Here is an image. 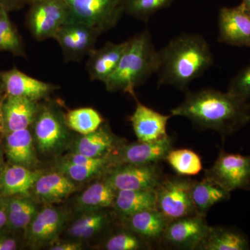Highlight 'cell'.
Wrapping results in <instances>:
<instances>
[{
  "mask_svg": "<svg viewBox=\"0 0 250 250\" xmlns=\"http://www.w3.org/2000/svg\"><path fill=\"white\" fill-rule=\"evenodd\" d=\"M172 116L184 117L202 129H211L226 138L250 121V103L213 88L188 90L185 100L170 111Z\"/></svg>",
  "mask_w": 250,
  "mask_h": 250,
  "instance_id": "cell-1",
  "label": "cell"
},
{
  "mask_svg": "<svg viewBox=\"0 0 250 250\" xmlns=\"http://www.w3.org/2000/svg\"><path fill=\"white\" fill-rule=\"evenodd\" d=\"M158 85L186 91L214 62L209 44L200 34H181L158 51Z\"/></svg>",
  "mask_w": 250,
  "mask_h": 250,
  "instance_id": "cell-2",
  "label": "cell"
},
{
  "mask_svg": "<svg viewBox=\"0 0 250 250\" xmlns=\"http://www.w3.org/2000/svg\"><path fill=\"white\" fill-rule=\"evenodd\" d=\"M159 55L149 31L128 40L127 46L115 71L104 82L108 91L124 92L136 98L135 89L156 74Z\"/></svg>",
  "mask_w": 250,
  "mask_h": 250,
  "instance_id": "cell-3",
  "label": "cell"
},
{
  "mask_svg": "<svg viewBox=\"0 0 250 250\" xmlns=\"http://www.w3.org/2000/svg\"><path fill=\"white\" fill-rule=\"evenodd\" d=\"M29 6L26 24L37 41L53 39L62 26L72 17L65 0H32Z\"/></svg>",
  "mask_w": 250,
  "mask_h": 250,
  "instance_id": "cell-4",
  "label": "cell"
},
{
  "mask_svg": "<svg viewBox=\"0 0 250 250\" xmlns=\"http://www.w3.org/2000/svg\"><path fill=\"white\" fill-rule=\"evenodd\" d=\"M192 182L182 177H164L156 187V208L167 220L198 213L192 199Z\"/></svg>",
  "mask_w": 250,
  "mask_h": 250,
  "instance_id": "cell-5",
  "label": "cell"
},
{
  "mask_svg": "<svg viewBox=\"0 0 250 250\" xmlns=\"http://www.w3.org/2000/svg\"><path fill=\"white\" fill-rule=\"evenodd\" d=\"M72 17L103 33L116 27L125 13V0H65Z\"/></svg>",
  "mask_w": 250,
  "mask_h": 250,
  "instance_id": "cell-6",
  "label": "cell"
},
{
  "mask_svg": "<svg viewBox=\"0 0 250 250\" xmlns=\"http://www.w3.org/2000/svg\"><path fill=\"white\" fill-rule=\"evenodd\" d=\"M205 177L229 192L250 190V156L222 150L213 166L205 171Z\"/></svg>",
  "mask_w": 250,
  "mask_h": 250,
  "instance_id": "cell-7",
  "label": "cell"
},
{
  "mask_svg": "<svg viewBox=\"0 0 250 250\" xmlns=\"http://www.w3.org/2000/svg\"><path fill=\"white\" fill-rule=\"evenodd\" d=\"M101 33L73 17L56 33L53 39L58 42L65 62H80L95 49Z\"/></svg>",
  "mask_w": 250,
  "mask_h": 250,
  "instance_id": "cell-8",
  "label": "cell"
},
{
  "mask_svg": "<svg viewBox=\"0 0 250 250\" xmlns=\"http://www.w3.org/2000/svg\"><path fill=\"white\" fill-rule=\"evenodd\" d=\"M163 178L161 171L156 164H123L116 166L112 169L106 182L116 192L125 190H155Z\"/></svg>",
  "mask_w": 250,
  "mask_h": 250,
  "instance_id": "cell-9",
  "label": "cell"
},
{
  "mask_svg": "<svg viewBox=\"0 0 250 250\" xmlns=\"http://www.w3.org/2000/svg\"><path fill=\"white\" fill-rule=\"evenodd\" d=\"M211 228L206 220L205 215H188L169 222L162 239L176 248L198 249Z\"/></svg>",
  "mask_w": 250,
  "mask_h": 250,
  "instance_id": "cell-10",
  "label": "cell"
},
{
  "mask_svg": "<svg viewBox=\"0 0 250 250\" xmlns=\"http://www.w3.org/2000/svg\"><path fill=\"white\" fill-rule=\"evenodd\" d=\"M218 41L227 45L250 47V11L243 4L220 9Z\"/></svg>",
  "mask_w": 250,
  "mask_h": 250,
  "instance_id": "cell-11",
  "label": "cell"
},
{
  "mask_svg": "<svg viewBox=\"0 0 250 250\" xmlns=\"http://www.w3.org/2000/svg\"><path fill=\"white\" fill-rule=\"evenodd\" d=\"M172 149V139L169 136L153 142L131 143L123 146L116 156H111L114 165L134 164L149 165L166 159Z\"/></svg>",
  "mask_w": 250,
  "mask_h": 250,
  "instance_id": "cell-12",
  "label": "cell"
},
{
  "mask_svg": "<svg viewBox=\"0 0 250 250\" xmlns=\"http://www.w3.org/2000/svg\"><path fill=\"white\" fill-rule=\"evenodd\" d=\"M34 134L41 152H49L58 147L65 137L64 116L49 106H39L34 123Z\"/></svg>",
  "mask_w": 250,
  "mask_h": 250,
  "instance_id": "cell-13",
  "label": "cell"
},
{
  "mask_svg": "<svg viewBox=\"0 0 250 250\" xmlns=\"http://www.w3.org/2000/svg\"><path fill=\"white\" fill-rule=\"evenodd\" d=\"M0 79L7 95L24 97L39 102L58 88L57 85L29 76L16 67L0 71Z\"/></svg>",
  "mask_w": 250,
  "mask_h": 250,
  "instance_id": "cell-14",
  "label": "cell"
},
{
  "mask_svg": "<svg viewBox=\"0 0 250 250\" xmlns=\"http://www.w3.org/2000/svg\"><path fill=\"white\" fill-rule=\"evenodd\" d=\"M136 106L130 117L135 134L140 142H153L168 136L167 125L171 117L148 107L136 100Z\"/></svg>",
  "mask_w": 250,
  "mask_h": 250,
  "instance_id": "cell-15",
  "label": "cell"
},
{
  "mask_svg": "<svg viewBox=\"0 0 250 250\" xmlns=\"http://www.w3.org/2000/svg\"><path fill=\"white\" fill-rule=\"evenodd\" d=\"M127 44L128 41L121 43L108 42L101 48L93 49L85 66L90 80L104 83L116 70Z\"/></svg>",
  "mask_w": 250,
  "mask_h": 250,
  "instance_id": "cell-16",
  "label": "cell"
},
{
  "mask_svg": "<svg viewBox=\"0 0 250 250\" xmlns=\"http://www.w3.org/2000/svg\"><path fill=\"white\" fill-rule=\"evenodd\" d=\"M39 106V102L6 94L2 103L4 127L9 132L28 129L34 123Z\"/></svg>",
  "mask_w": 250,
  "mask_h": 250,
  "instance_id": "cell-17",
  "label": "cell"
},
{
  "mask_svg": "<svg viewBox=\"0 0 250 250\" xmlns=\"http://www.w3.org/2000/svg\"><path fill=\"white\" fill-rule=\"evenodd\" d=\"M64 223L62 212L52 207H45L37 212L29 225L28 236L37 244H43L57 237Z\"/></svg>",
  "mask_w": 250,
  "mask_h": 250,
  "instance_id": "cell-18",
  "label": "cell"
},
{
  "mask_svg": "<svg viewBox=\"0 0 250 250\" xmlns=\"http://www.w3.org/2000/svg\"><path fill=\"white\" fill-rule=\"evenodd\" d=\"M34 188L36 195L47 203L62 201L75 190L72 179L60 172L42 174Z\"/></svg>",
  "mask_w": 250,
  "mask_h": 250,
  "instance_id": "cell-19",
  "label": "cell"
},
{
  "mask_svg": "<svg viewBox=\"0 0 250 250\" xmlns=\"http://www.w3.org/2000/svg\"><path fill=\"white\" fill-rule=\"evenodd\" d=\"M113 206L126 218L143 210L157 209L155 190H119Z\"/></svg>",
  "mask_w": 250,
  "mask_h": 250,
  "instance_id": "cell-20",
  "label": "cell"
},
{
  "mask_svg": "<svg viewBox=\"0 0 250 250\" xmlns=\"http://www.w3.org/2000/svg\"><path fill=\"white\" fill-rule=\"evenodd\" d=\"M129 227L134 232L150 241L162 239L170 220L158 209L143 210L127 218Z\"/></svg>",
  "mask_w": 250,
  "mask_h": 250,
  "instance_id": "cell-21",
  "label": "cell"
},
{
  "mask_svg": "<svg viewBox=\"0 0 250 250\" xmlns=\"http://www.w3.org/2000/svg\"><path fill=\"white\" fill-rule=\"evenodd\" d=\"M42 174L41 171L30 170L24 166H10L1 177L2 191L6 195L27 193Z\"/></svg>",
  "mask_w": 250,
  "mask_h": 250,
  "instance_id": "cell-22",
  "label": "cell"
},
{
  "mask_svg": "<svg viewBox=\"0 0 250 250\" xmlns=\"http://www.w3.org/2000/svg\"><path fill=\"white\" fill-rule=\"evenodd\" d=\"M199 250H247L249 241L244 233L233 228L215 227L202 242Z\"/></svg>",
  "mask_w": 250,
  "mask_h": 250,
  "instance_id": "cell-23",
  "label": "cell"
},
{
  "mask_svg": "<svg viewBox=\"0 0 250 250\" xmlns=\"http://www.w3.org/2000/svg\"><path fill=\"white\" fill-rule=\"evenodd\" d=\"M6 151L10 160L15 164L25 167L34 165L36 154L29 128L10 131L6 138Z\"/></svg>",
  "mask_w": 250,
  "mask_h": 250,
  "instance_id": "cell-24",
  "label": "cell"
},
{
  "mask_svg": "<svg viewBox=\"0 0 250 250\" xmlns=\"http://www.w3.org/2000/svg\"><path fill=\"white\" fill-rule=\"evenodd\" d=\"M191 194L197 213L202 215H205L207 210L215 204L230 197L229 192L205 177L200 182L193 181Z\"/></svg>",
  "mask_w": 250,
  "mask_h": 250,
  "instance_id": "cell-25",
  "label": "cell"
},
{
  "mask_svg": "<svg viewBox=\"0 0 250 250\" xmlns=\"http://www.w3.org/2000/svg\"><path fill=\"white\" fill-rule=\"evenodd\" d=\"M114 136L106 127L100 126L90 134L83 135L75 147V152L89 157L107 155L106 153L114 146Z\"/></svg>",
  "mask_w": 250,
  "mask_h": 250,
  "instance_id": "cell-26",
  "label": "cell"
},
{
  "mask_svg": "<svg viewBox=\"0 0 250 250\" xmlns=\"http://www.w3.org/2000/svg\"><path fill=\"white\" fill-rule=\"evenodd\" d=\"M0 52H9L15 57H27L22 36L11 22L9 12L5 9L0 14Z\"/></svg>",
  "mask_w": 250,
  "mask_h": 250,
  "instance_id": "cell-27",
  "label": "cell"
},
{
  "mask_svg": "<svg viewBox=\"0 0 250 250\" xmlns=\"http://www.w3.org/2000/svg\"><path fill=\"white\" fill-rule=\"evenodd\" d=\"M69 129L82 135L94 132L103 125L101 115L93 108L83 107L70 110L64 116Z\"/></svg>",
  "mask_w": 250,
  "mask_h": 250,
  "instance_id": "cell-28",
  "label": "cell"
},
{
  "mask_svg": "<svg viewBox=\"0 0 250 250\" xmlns=\"http://www.w3.org/2000/svg\"><path fill=\"white\" fill-rule=\"evenodd\" d=\"M165 159L180 176L196 175L202 170L201 158L190 149H171Z\"/></svg>",
  "mask_w": 250,
  "mask_h": 250,
  "instance_id": "cell-29",
  "label": "cell"
},
{
  "mask_svg": "<svg viewBox=\"0 0 250 250\" xmlns=\"http://www.w3.org/2000/svg\"><path fill=\"white\" fill-rule=\"evenodd\" d=\"M116 191L105 181L88 187L79 198V203L84 207H109L114 205Z\"/></svg>",
  "mask_w": 250,
  "mask_h": 250,
  "instance_id": "cell-30",
  "label": "cell"
},
{
  "mask_svg": "<svg viewBox=\"0 0 250 250\" xmlns=\"http://www.w3.org/2000/svg\"><path fill=\"white\" fill-rule=\"evenodd\" d=\"M36 213V206L27 199H14L8 203V221L15 229L27 228Z\"/></svg>",
  "mask_w": 250,
  "mask_h": 250,
  "instance_id": "cell-31",
  "label": "cell"
},
{
  "mask_svg": "<svg viewBox=\"0 0 250 250\" xmlns=\"http://www.w3.org/2000/svg\"><path fill=\"white\" fill-rule=\"evenodd\" d=\"M106 220L104 213H88L77 219L69 228L68 232L75 238H90L103 229Z\"/></svg>",
  "mask_w": 250,
  "mask_h": 250,
  "instance_id": "cell-32",
  "label": "cell"
},
{
  "mask_svg": "<svg viewBox=\"0 0 250 250\" xmlns=\"http://www.w3.org/2000/svg\"><path fill=\"white\" fill-rule=\"evenodd\" d=\"M174 0H125V14L146 21L157 11L170 6Z\"/></svg>",
  "mask_w": 250,
  "mask_h": 250,
  "instance_id": "cell-33",
  "label": "cell"
},
{
  "mask_svg": "<svg viewBox=\"0 0 250 250\" xmlns=\"http://www.w3.org/2000/svg\"><path fill=\"white\" fill-rule=\"evenodd\" d=\"M107 165L85 166L72 164L62 161L59 165V172L76 182H83L100 173Z\"/></svg>",
  "mask_w": 250,
  "mask_h": 250,
  "instance_id": "cell-34",
  "label": "cell"
},
{
  "mask_svg": "<svg viewBox=\"0 0 250 250\" xmlns=\"http://www.w3.org/2000/svg\"><path fill=\"white\" fill-rule=\"evenodd\" d=\"M228 92L250 103V62L231 79Z\"/></svg>",
  "mask_w": 250,
  "mask_h": 250,
  "instance_id": "cell-35",
  "label": "cell"
},
{
  "mask_svg": "<svg viewBox=\"0 0 250 250\" xmlns=\"http://www.w3.org/2000/svg\"><path fill=\"white\" fill-rule=\"evenodd\" d=\"M141 248V242L131 233H121L111 237L106 244L108 250H135Z\"/></svg>",
  "mask_w": 250,
  "mask_h": 250,
  "instance_id": "cell-36",
  "label": "cell"
},
{
  "mask_svg": "<svg viewBox=\"0 0 250 250\" xmlns=\"http://www.w3.org/2000/svg\"><path fill=\"white\" fill-rule=\"evenodd\" d=\"M31 1L32 0H0V6L9 13L22 9L30 4Z\"/></svg>",
  "mask_w": 250,
  "mask_h": 250,
  "instance_id": "cell-37",
  "label": "cell"
},
{
  "mask_svg": "<svg viewBox=\"0 0 250 250\" xmlns=\"http://www.w3.org/2000/svg\"><path fill=\"white\" fill-rule=\"evenodd\" d=\"M82 249V246L79 243H66L56 245L51 248L52 250H79Z\"/></svg>",
  "mask_w": 250,
  "mask_h": 250,
  "instance_id": "cell-38",
  "label": "cell"
},
{
  "mask_svg": "<svg viewBox=\"0 0 250 250\" xmlns=\"http://www.w3.org/2000/svg\"><path fill=\"white\" fill-rule=\"evenodd\" d=\"M17 248L16 241L11 238L0 239V250H14Z\"/></svg>",
  "mask_w": 250,
  "mask_h": 250,
  "instance_id": "cell-39",
  "label": "cell"
},
{
  "mask_svg": "<svg viewBox=\"0 0 250 250\" xmlns=\"http://www.w3.org/2000/svg\"><path fill=\"white\" fill-rule=\"evenodd\" d=\"M8 221L7 211H6L2 207L0 206V229L6 225Z\"/></svg>",
  "mask_w": 250,
  "mask_h": 250,
  "instance_id": "cell-40",
  "label": "cell"
},
{
  "mask_svg": "<svg viewBox=\"0 0 250 250\" xmlns=\"http://www.w3.org/2000/svg\"><path fill=\"white\" fill-rule=\"evenodd\" d=\"M5 96H6V93H5L4 91L0 95V131L4 127V123H3L2 103Z\"/></svg>",
  "mask_w": 250,
  "mask_h": 250,
  "instance_id": "cell-41",
  "label": "cell"
},
{
  "mask_svg": "<svg viewBox=\"0 0 250 250\" xmlns=\"http://www.w3.org/2000/svg\"><path fill=\"white\" fill-rule=\"evenodd\" d=\"M241 4L250 11V0H243Z\"/></svg>",
  "mask_w": 250,
  "mask_h": 250,
  "instance_id": "cell-42",
  "label": "cell"
},
{
  "mask_svg": "<svg viewBox=\"0 0 250 250\" xmlns=\"http://www.w3.org/2000/svg\"><path fill=\"white\" fill-rule=\"evenodd\" d=\"M4 91V88H3L2 83H1V79H0V95Z\"/></svg>",
  "mask_w": 250,
  "mask_h": 250,
  "instance_id": "cell-43",
  "label": "cell"
},
{
  "mask_svg": "<svg viewBox=\"0 0 250 250\" xmlns=\"http://www.w3.org/2000/svg\"><path fill=\"white\" fill-rule=\"evenodd\" d=\"M3 9H3V8L1 7V6H0V14H1V11H2Z\"/></svg>",
  "mask_w": 250,
  "mask_h": 250,
  "instance_id": "cell-44",
  "label": "cell"
},
{
  "mask_svg": "<svg viewBox=\"0 0 250 250\" xmlns=\"http://www.w3.org/2000/svg\"><path fill=\"white\" fill-rule=\"evenodd\" d=\"M0 177H1V168H0Z\"/></svg>",
  "mask_w": 250,
  "mask_h": 250,
  "instance_id": "cell-45",
  "label": "cell"
}]
</instances>
